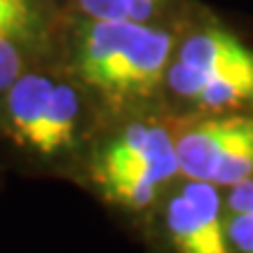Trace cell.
<instances>
[{
  "instance_id": "cell-12",
  "label": "cell",
  "mask_w": 253,
  "mask_h": 253,
  "mask_svg": "<svg viewBox=\"0 0 253 253\" xmlns=\"http://www.w3.org/2000/svg\"><path fill=\"white\" fill-rule=\"evenodd\" d=\"M227 207L232 213H251L253 216V178H246V181L232 185Z\"/></svg>"
},
{
  "instance_id": "cell-5",
  "label": "cell",
  "mask_w": 253,
  "mask_h": 253,
  "mask_svg": "<svg viewBox=\"0 0 253 253\" xmlns=\"http://www.w3.org/2000/svg\"><path fill=\"white\" fill-rule=\"evenodd\" d=\"M178 61L195 66L207 75L253 71V49L225 28L197 31L181 45Z\"/></svg>"
},
{
  "instance_id": "cell-2",
  "label": "cell",
  "mask_w": 253,
  "mask_h": 253,
  "mask_svg": "<svg viewBox=\"0 0 253 253\" xmlns=\"http://www.w3.org/2000/svg\"><path fill=\"white\" fill-rule=\"evenodd\" d=\"M173 173H178L176 143L160 126H129L96 162V181L106 197L129 209L148 207Z\"/></svg>"
},
{
  "instance_id": "cell-3",
  "label": "cell",
  "mask_w": 253,
  "mask_h": 253,
  "mask_svg": "<svg viewBox=\"0 0 253 253\" xmlns=\"http://www.w3.org/2000/svg\"><path fill=\"white\" fill-rule=\"evenodd\" d=\"M167 230L178 253H230L220 199L209 181H192L167 207Z\"/></svg>"
},
{
  "instance_id": "cell-8",
  "label": "cell",
  "mask_w": 253,
  "mask_h": 253,
  "mask_svg": "<svg viewBox=\"0 0 253 253\" xmlns=\"http://www.w3.org/2000/svg\"><path fill=\"white\" fill-rule=\"evenodd\" d=\"M197 103L211 110L253 106V71L230 73V75H207V84L197 96Z\"/></svg>"
},
{
  "instance_id": "cell-11",
  "label": "cell",
  "mask_w": 253,
  "mask_h": 253,
  "mask_svg": "<svg viewBox=\"0 0 253 253\" xmlns=\"http://www.w3.org/2000/svg\"><path fill=\"white\" fill-rule=\"evenodd\" d=\"M230 239L242 253H253V216L251 213H235L230 220Z\"/></svg>"
},
{
  "instance_id": "cell-10",
  "label": "cell",
  "mask_w": 253,
  "mask_h": 253,
  "mask_svg": "<svg viewBox=\"0 0 253 253\" xmlns=\"http://www.w3.org/2000/svg\"><path fill=\"white\" fill-rule=\"evenodd\" d=\"M38 28L36 9H19L0 0V38L12 42H26Z\"/></svg>"
},
{
  "instance_id": "cell-6",
  "label": "cell",
  "mask_w": 253,
  "mask_h": 253,
  "mask_svg": "<svg viewBox=\"0 0 253 253\" xmlns=\"http://www.w3.org/2000/svg\"><path fill=\"white\" fill-rule=\"evenodd\" d=\"M52 87H54V80H49L47 75L21 73L5 89L9 131L21 145L33 148V143H36L38 129H40V122L45 115Z\"/></svg>"
},
{
  "instance_id": "cell-9",
  "label": "cell",
  "mask_w": 253,
  "mask_h": 253,
  "mask_svg": "<svg viewBox=\"0 0 253 253\" xmlns=\"http://www.w3.org/2000/svg\"><path fill=\"white\" fill-rule=\"evenodd\" d=\"M167 0H78L80 9L96 21H138L148 24Z\"/></svg>"
},
{
  "instance_id": "cell-4",
  "label": "cell",
  "mask_w": 253,
  "mask_h": 253,
  "mask_svg": "<svg viewBox=\"0 0 253 253\" xmlns=\"http://www.w3.org/2000/svg\"><path fill=\"white\" fill-rule=\"evenodd\" d=\"M253 145V115L213 118L192 125L176 141L178 171L192 181H209L218 164Z\"/></svg>"
},
{
  "instance_id": "cell-1",
  "label": "cell",
  "mask_w": 253,
  "mask_h": 253,
  "mask_svg": "<svg viewBox=\"0 0 253 253\" xmlns=\"http://www.w3.org/2000/svg\"><path fill=\"white\" fill-rule=\"evenodd\" d=\"M173 38L138 21H96L82 31L78 73L91 89L113 101L143 96L167 78Z\"/></svg>"
},
{
  "instance_id": "cell-7",
  "label": "cell",
  "mask_w": 253,
  "mask_h": 253,
  "mask_svg": "<svg viewBox=\"0 0 253 253\" xmlns=\"http://www.w3.org/2000/svg\"><path fill=\"white\" fill-rule=\"evenodd\" d=\"M78 113H80L78 91L71 84L54 82L33 150L40 155H54L61 148L71 145L75 136V125H78Z\"/></svg>"
}]
</instances>
